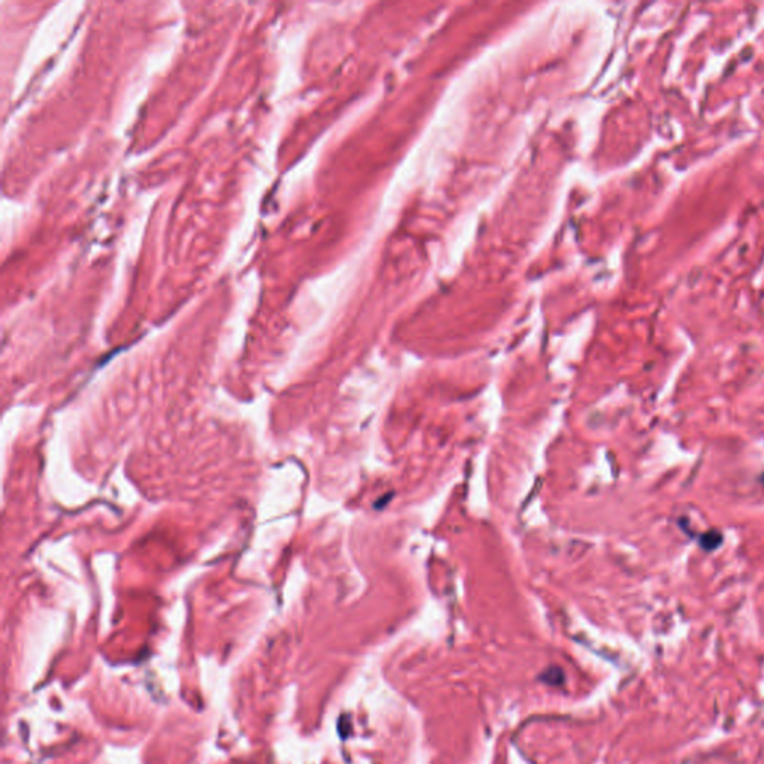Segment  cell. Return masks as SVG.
Here are the masks:
<instances>
[{
	"mask_svg": "<svg viewBox=\"0 0 764 764\" xmlns=\"http://www.w3.org/2000/svg\"><path fill=\"white\" fill-rule=\"evenodd\" d=\"M721 544H723V535L718 530H709L699 537V545L705 551H714Z\"/></svg>",
	"mask_w": 764,
	"mask_h": 764,
	"instance_id": "6da1fadb",
	"label": "cell"
},
{
	"mask_svg": "<svg viewBox=\"0 0 764 764\" xmlns=\"http://www.w3.org/2000/svg\"><path fill=\"white\" fill-rule=\"evenodd\" d=\"M761 483H763V485H764V474H763V476H761Z\"/></svg>",
	"mask_w": 764,
	"mask_h": 764,
	"instance_id": "7a4b0ae2",
	"label": "cell"
}]
</instances>
